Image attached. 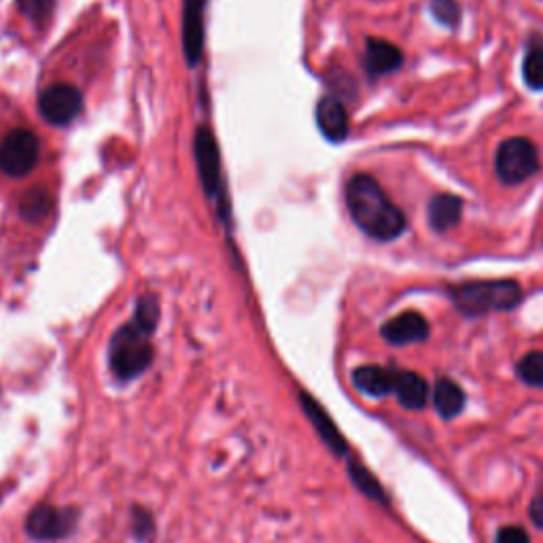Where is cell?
I'll use <instances>...</instances> for the list:
<instances>
[{"label":"cell","mask_w":543,"mask_h":543,"mask_svg":"<svg viewBox=\"0 0 543 543\" xmlns=\"http://www.w3.org/2000/svg\"><path fill=\"white\" fill-rule=\"evenodd\" d=\"M346 204L350 217L361 230L376 240L389 242L406 232V217L384 194L370 174H357L346 185Z\"/></svg>","instance_id":"6da1fadb"},{"label":"cell","mask_w":543,"mask_h":543,"mask_svg":"<svg viewBox=\"0 0 543 543\" xmlns=\"http://www.w3.org/2000/svg\"><path fill=\"white\" fill-rule=\"evenodd\" d=\"M153 331L134 319L119 327L109 344V365L117 380L130 382L143 376L153 363Z\"/></svg>","instance_id":"7a4b0ae2"},{"label":"cell","mask_w":543,"mask_h":543,"mask_svg":"<svg viewBox=\"0 0 543 543\" xmlns=\"http://www.w3.org/2000/svg\"><path fill=\"white\" fill-rule=\"evenodd\" d=\"M450 300L465 317H484L488 312L516 308L522 300V289L514 280H476L452 287Z\"/></svg>","instance_id":"3957f363"},{"label":"cell","mask_w":543,"mask_h":543,"mask_svg":"<svg viewBox=\"0 0 543 543\" xmlns=\"http://www.w3.org/2000/svg\"><path fill=\"white\" fill-rule=\"evenodd\" d=\"M497 177L505 185H518L531 179L539 170V153L529 138L503 140L495 157Z\"/></svg>","instance_id":"277c9868"},{"label":"cell","mask_w":543,"mask_h":543,"mask_svg":"<svg viewBox=\"0 0 543 543\" xmlns=\"http://www.w3.org/2000/svg\"><path fill=\"white\" fill-rule=\"evenodd\" d=\"M39 155V136L26 128H15L0 143V170L11 179H22L37 166Z\"/></svg>","instance_id":"5b68a950"},{"label":"cell","mask_w":543,"mask_h":543,"mask_svg":"<svg viewBox=\"0 0 543 543\" xmlns=\"http://www.w3.org/2000/svg\"><path fill=\"white\" fill-rule=\"evenodd\" d=\"M79 522L77 507L41 503L26 518V533L37 541H60L73 535Z\"/></svg>","instance_id":"8992f818"},{"label":"cell","mask_w":543,"mask_h":543,"mask_svg":"<svg viewBox=\"0 0 543 543\" xmlns=\"http://www.w3.org/2000/svg\"><path fill=\"white\" fill-rule=\"evenodd\" d=\"M39 111L51 126H66L83 111V94L75 85L56 83L41 94Z\"/></svg>","instance_id":"52a82bcc"},{"label":"cell","mask_w":543,"mask_h":543,"mask_svg":"<svg viewBox=\"0 0 543 543\" xmlns=\"http://www.w3.org/2000/svg\"><path fill=\"white\" fill-rule=\"evenodd\" d=\"M196 160L200 168L202 185L210 200L221 198V160H219V149L215 143V136L210 134L208 128H200L196 132Z\"/></svg>","instance_id":"ba28073f"},{"label":"cell","mask_w":543,"mask_h":543,"mask_svg":"<svg viewBox=\"0 0 543 543\" xmlns=\"http://www.w3.org/2000/svg\"><path fill=\"white\" fill-rule=\"evenodd\" d=\"M300 406H302L306 418L310 420V425L314 427V431L319 433L323 444L331 452H334L336 457H348V442H346V437L342 435V431L334 423V418L329 416V412L319 404V401L314 399L312 395H308L306 391H302L300 393Z\"/></svg>","instance_id":"9c48e42d"},{"label":"cell","mask_w":543,"mask_h":543,"mask_svg":"<svg viewBox=\"0 0 543 543\" xmlns=\"http://www.w3.org/2000/svg\"><path fill=\"white\" fill-rule=\"evenodd\" d=\"M380 334L393 346H408L416 342H425L429 338V321L420 312L408 310L384 323Z\"/></svg>","instance_id":"30bf717a"},{"label":"cell","mask_w":543,"mask_h":543,"mask_svg":"<svg viewBox=\"0 0 543 543\" xmlns=\"http://www.w3.org/2000/svg\"><path fill=\"white\" fill-rule=\"evenodd\" d=\"M204 0H187L185 3V28H183V47L189 66H196L202 58L204 47Z\"/></svg>","instance_id":"8fae6325"},{"label":"cell","mask_w":543,"mask_h":543,"mask_svg":"<svg viewBox=\"0 0 543 543\" xmlns=\"http://www.w3.org/2000/svg\"><path fill=\"white\" fill-rule=\"evenodd\" d=\"M404 64L401 49L384 39H367L365 47V70L370 77H382L395 73Z\"/></svg>","instance_id":"7c38bea8"},{"label":"cell","mask_w":543,"mask_h":543,"mask_svg":"<svg viewBox=\"0 0 543 543\" xmlns=\"http://www.w3.org/2000/svg\"><path fill=\"white\" fill-rule=\"evenodd\" d=\"M317 124L327 140H331V143H342L348 136V115L344 104L331 96L323 98L317 104Z\"/></svg>","instance_id":"4fadbf2b"},{"label":"cell","mask_w":543,"mask_h":543,"mask_svg":"<svg viewBox=\"0 0 543 543\" xmlns=\"http://www.w3.org/2000/svg\"><path fill=\"white\" fill-rule=\"evenodd\" d=\"M353 384L367 397H387L395 387V372L380 365H361L353 372Z\"/></svg>","instance_id":"5bb4252c"},{"label":"cell","mask_w":543,"mask_h":543,"mask_svg":"<svg viewBox=\"0 0 543 543\" xmlns=\"http://www.w3.org/2000/svg\"><path fill=\"white\" fill-rule=\"evenodd\" d=\"M393 393L406 410H420L429 399V384L416 372H395Z\"/></svg>","instance_id":"9a60e30c"},{"label":"cell","mask_w":543,"mask_h":543,"mask_svg":"<svg viewBox=\"0 0 543 543\" xmlns=\"http://www.w3.org/2000/svg\"><path fill=\"white\" fill-rule=\"evenodd\" d=\"M463 217V200L452 194H440L429 202V225L435 232H450Z\"/></svg>","instance_id":"2e32d148"},{"label":"cell","mask_w":543,"mask_h":543,"mask_svg":"<svg viewBox=\"0 0 543 543\" xmlns=\"http://www.w3.org/2000/svg\"><path fill=\"white\" fill-rule=\"evenodd\" d=\"M465 391L452 378H437L433 387V404L444 420L457 418L465 410Z\"/></svg>","instance_id":"e0dca14e"},{"label":"cell","mask_w":543,"mask_h":543,"mask_svg":"<svg viewBox=\"0 0 543 543\" xmlns=\"http://www.w3.org/2000/svg\"><path fill=\"white\" fill-rule=\"evenodd\" d=\"M348 478L359 488V493H363L367 499H372L384 507L391 505L382 484L378 482V478L365 465H361L357 459H348Z\"/></svg>","instance_id":"ac0fdd59"},{"label":"cell","mask_w":543,"mask_h":543,"mask_svg":"<svg viewBox=\"0 0 543 543\" xmlns=\"http://www.w3.org/2000/svg\"><path fill=\"white\" fill-rule=\"evenodd\" d=\"M518 378L529 387L543 389V350H531L516 365Z\"/></svg>","instance_id":"d6986e66"},{"label":"cell","mask_w":543,"mask_h":543,"mask_svg":"<svg viewBox=\"0 0 543 543\" xmlns=\"http://www.w3.org/2000/svg\"><path fill=\"white\" fill-rule=\"evenodd\" d=\"M522 77L531 90H543V45H531V49L527 51L522 64Z\"/></svg>","instance_id":"ffe728a7"},{"label":"cell","mask_w":543,"mask_h":543,"mask_svg":"<svg viewBox=\"0 0 543 543\" xmlns=\"http://www.w3.org/2000/svg\"><path fill=\"white\" fill-rule=\"evenodd\" d=\"M49 208H51V200L45 191L32 189V191H28V196L22 200L20 213L24 219H28L32 223H39L49 215Z\"/></svg>","instance_id":"44dd1931"},{"label":"cell","mask_w":543,"mask_h":543,"mask_svg":"<svg viewBox=\"0 0 543 543\" xmlns=\"http://www.w3.org/2000/svg\"><path fill=\"white\" fill-rule=\"evenodd\" d=\"M431 13L446 28H457L461 22V5L457 0H431Z\"/></svg>","instance_id":"7402d4cb"},{"label":"cell","mask_w":543,"mask_h":543,"mask_svg":"<svg viewBox=\"0 0 543 543\" xmlns=\"http://www.w3.org/2000/svg\"><path fill=\"white\" fill-rule=\"evenodd\" d=\"M132 533L138 541L151 543L155 537V520L145 507H134L132 510Z\"/></svg>","instance_id":"603a6c76"},{"label":"cell","mask_w":543,"mask_h":543,"mask_svg":"<svg viewBox=\"0 0 543 543\" xmlns=\"http://www.w3.org/2000/svg\"><path fill=\"white\" fill-rule=\"evenodd\" d=\"M20 9L32 22H45L54 11V0H20Z\"/></svg>","instance_id":"cb8c5ba5"},{"label":"cell","mask_w":543,"mask_h":543,"mask_svg":"<svg viewBox=\"0 0 543 543\" xmlns=\"http://www.w3.org/2000/svg\"><path fill=\"white\" fill-rule=\"evenodd\" d=\"M497 543H531V535L520 524H507V527L499 529Z\"/></svg>","instance_id":"d4e9b609"},{"label":"cell","mask_w":543,"mask_h":543,"mask_svg":"<svg viewBox=\"0 0 543 543\" xmlns=\"http://www.w3.org/2000/svg\"><path fill=\"white\" fill-rule=\"evenodd\" d=\"M531 520L533 524H537L539 529H543V493H539L533 501H531Z\"/></svg>","instance_id":"484cf974"}]
</instances>
